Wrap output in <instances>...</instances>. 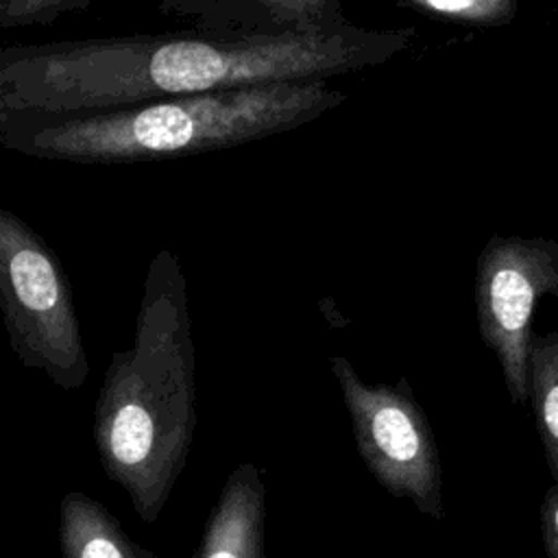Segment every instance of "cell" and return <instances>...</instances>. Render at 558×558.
<instances>
[{
	"mask_svg": "<svg viewBox=\"0 0 558 558\" xmlns=\"http://www.w3.org/2000/svg\"><path fill=\"white\" fill-rule=\"evenodd\" d=\"M98 0H0V26H48L65 13H78Z\"/></svg>",
	"mask_w": 558,
	"mask_h": 558,
	"instance_id": "12",
	"label": "cell"
},
{
	"mask_svg": "<svg viewBox=\"0 0 558 558\" xmlns=\"http://www.w3.org/2000/svg\"><path fill=\"white\" fill-rule=\"evenodd\" d=\"M192 558H266V480L257 464L227 475Z\"/></svg>",
	"mask_w": 558,
	"mask_h": 558,
	"instance_id": "8",
	"label": "cell"
},
{
	"mask_svg": "<svg viewBox=\"0 0 558 558\" xmlns=\"http://www.w3.org/2000/svg\"><path fill=\"white\" fill-rule=\"evenodd\" d=\"M421 11L473 26L510 24L519 11L517 0H408Z\"/></svg>",
	"mask_w": 558,
	"mask_h": 558,
	"instance_id": "11",
	"label": "cell"
},
{
	"mask_svg": "<svg viewBox=\"0 0 558 558\" xmlns=\"http://www.w3.org/2000/svg\"><path fill=\"white\" fill-rule=\"evenodd\" d=\"M366 471L392 497L445 519L442 466L429 421L410 384H366L344 355L329 360Z\"/></svg>",
	"mask_w": 558,
	"mask_h": 558,
	"instance_id": "5",
	"label": "cell"
},
{
	"mask_svg": "<svg viewBox=\"0 0 558 558\" xmlns=\"http://www.w3.org/2000/svg\"><path fill=\"white\" fill-rule=\"evenodd\" d=\"M558 299V242L543 235L495 233L475 262L473 301L482 342L499 362L512 403H530L534 312Z\"/></svg>",
	"mask_w": 558,
	"mask_h": 558,
	"instance_id": "6",
	"label": "cell"
},
{
	"mask_svg": "<svg viewBox=\"0 0 558 558\" xmlns=\"http://www.w3.org/2000/svg\"><path fill=\"white\" fill-rule=\"evenodd\" d=\"M166 15L227 35H301L347 24L340 0H159Z\"/></svg>",
	"mask_w": 558,
	"mask_h": 558,
	"instance_id": "7",
	"label": "cell"
},
{
	"mask_svg": "<svg viewBox=\"0 0 558 558\" xmlns=\"http://www.w3.org/2000/svg\"><path fill=\"white\" fill-rule=\"evenodd\" d=\"M416 31L342 24L301 35L201 28L0 48V118L68 116L214 89L327 81L403 52Z\"/></svg>",
	"mask_w": 558,
	"mask_h": 558,
	"instance_id": "1",
	"label": "cell"
},
{
	"mask_svg": "<svg viewBox=\"0 0 558 558\" xmlns=\"http://www.w3.org/2000/svg\"><path fill=\"white\" fill-rule=\"evenodd\" d=\"M196 423L187 279L177 253L159 248L144 277L133 340L102 375L92 427L107 480L144 523H155L168 506Z\"/></svg>",
	"mask_w": 558,
	"mask_h": 558,
	"instance_id": "2",
	"label": "cell"
},
{
	"mask_svg": "<svg viewBox=\"0 0 558 558\" xmlns=\"http://www.w3.org/2000/svg\"><path fill=\"white\" fill-rule=\"evenodd\" d=\"M59 554L61 558H157L124 530L105 504L81 490L61 497Z\"/></svg>",
	"mask_w": 558,
	"mask_h": 558,
	"instance_id": "9",
	"label": "cell"
},
{
	"mask_svg": "<svg viewBox=\"0 0 558 558\" xmlns=\"http://www.w3.org/2000/svg\"><path fill=\"white\" fill-rule=\"evenodd\" d=\"M0 318L22 366L61 390L85 384L89 362L65 268L37 231L2 205Z\"/></svg>",
	"mask_w": 558,
	"mask_h": 558,
	"instance_id": "4",
	"label": "cell"
},
{
	"mask_svg": "<svg viewBox=\"0 0 558 558\" xmlns=\"http://www.w3.org/2000/svg\"><path fill=\"white\" fill-rule=\"evenodd\" d=\"M347 100L327 81L268 83L172 96L133 107L0 118V146L83 166L177 159L292 131Z\"/></svg>",
	"mask_w": 558,
	"mask_h": 558,
	"instance_id": "3",
	"label": "cell"
},
{
	"mask_svg": "<svg viewBox=\"0 0 558 558\" xmlns=\"http://www.w3.org/2000/svg\"><path fill=\"white\" fill-rule=\"evenodd\" d=\"M541 538L547 558H558V484H551L541 501Z\"/></svg>",
	"mask_w": 558,
	"mask_h": 558,
	"instance_id": "13",
	"label": "cell"
},
{
	"mask_svg": "<svg viewBox=\"0 0 558 558\" xmlns=\"http://www.w3.org/2000/svg\"><path fill=\"white\" fill-rule=\"evenodd\" d=\"M530 405L554 484H558V331L536 336L530 351Z\"/></svg>",
	"mask_w": 558,
	"mask_h": 558,
	"instance_id": "10",
	"label": "cell"
}]
</instances>
